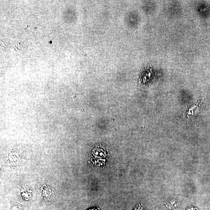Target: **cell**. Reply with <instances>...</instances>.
I'll return each instance as SVG.
<instances>
[{
    "mask_svg": "<svg viewBox=\"0 0 210 210\" xmlns=\"http://www.w3.org/2000/svg\"><path fill=\"white\" fill-rule=\"evenodd\" d=\"M11 207L10 210H24L23 206L16 201H11Z\"/></svg>",
    "mask_w": 210,
    "mask_h": 210,
    "instance_id": "cell-1",
    "label": "cell"
},
{
    "mask_svg": "<svg viewBox=\"0 0 210 210\" xmlns=\"http://www.w3.org/2000/svg\"><path fill=\"white\" fill-rule=\"evenodd\" d=\"M93 210H97V209H93Z\"/></svg>",
    "mask_w": 210,
    "mask_h": 210,
    "instance_id": "cell-2",
    "label": "cell"
}]
</instances>
